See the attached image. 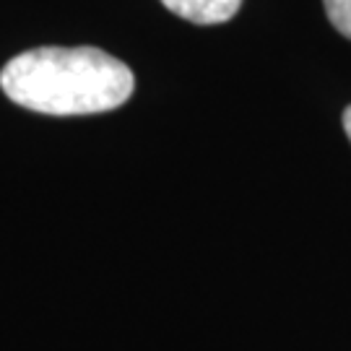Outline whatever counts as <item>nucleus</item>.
<instances>
[{
	"label": "nucleus",
	"mask_w": 351,
	"mask_h": 351,
	"mask_svg": "<svg viewBox=\"0 0 351 351\" xmlns=\"http://www.w3.org/2000/svg\"><path fill=\"white\" fill-rule=\"evenodd\" d=\"M3 94L39 114H99L123 107L133 71L99 47H37L11 58L0 71Z\"/></svg>",
	"instance_id": "1"
},
{
	"label": "nucleus",
	"mask_w": 351,
	"mask_h": 351,
	"mask_svg": "<svg viewBox=\"0 0 351 351\" xmlns=\"http://www.w3.org/2000/svg\"><path fill=\"white\" fill-rule=\"evenodd\" d=\"M162 5L190 24L211 26L234 19L242 0H162Z\"/></svg>",
	"instance_id": "2"
},
{
	"label": "nucleus",
	"mask_w": 351,
	"mask_h": 351,
	"mask_svg": "<svg viewBox=\"0 0 351 351\" xmlns=\"http://www.w3.org/2000/svg\"><path fill=\"white\" fill-rule=\"evenodd\" d=\"M323 5H326V16L333 29L351 39V0H323Z\"/></svg>",
	"instance_id": "3"
},
{
	"label": "nucleus",
	"mask_w": 351,
	"mask_h": 351,
	"mask_svg": "<svg viewBox=\"0 0 351 351\" xmlns=\"http://www.w3.org/2000/svg\"><path fill=\"white\" fill-rule=\"evenodd\" d=\"M343 130H346V136H349V141H351V104L343 110Z\"/></svg>",
	"instance_id": "4"
}]
</instances>
